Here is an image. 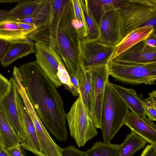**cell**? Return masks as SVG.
<instances>
[{
	"label": "cell",
	"instance_id": "cell-1",
	"mask_svg": "<svg viewBox=\"0 0 156 156\" xmlns=\"http://www.w3.org/2000/svg\"><path fill=\"white\" fill-rule=\"evenodd\" d=\"M27 94L44 126L58 140L67 138L66 115L62 98L36 61L18 68Z\"/></svg>",
	"mask_w": 156,
	"mask_h": 156
},
{
	"label": "cell",
	"instance_id": "cell-5",
	"mask_svg": "<svg viewBox=\"0 0 156 156\" xmlns=\"http://www.w3.org/2000/svg\"><path fill=\"white\" fill-rule=\"evenodd\" d=\"M109 75L129 84H155L156 62L139 64L110 61L107 65Z\"/></svg>",
	"mask_w": 156,
	"mask_h": 156
},
{
	"label": "cell",
	"instance_id": "cell-4",
	"mask_svg": "<svg viewBox=\"0 0 156 156\" xmlns=\"http://www.w3.org/2000/svg\"><path fill=\"white\" fill-rule=\"evenodd\" d=\"M117 10L123 20L124 37L141 27L155 28L156 0H126Z\"/></svg>",
	"mask_w": 156,
	"mask_h": 156
},
{
	"label": "cell",
	"instance_id": "cell-37",
	"mask_svg": "<svg viewBox=\"0 0 156 156\" xmlns=\"http://www.w3.org/2000/svg\"><path fill=\"white\" fill-rule=\"evenodd\" d=\"M69 76L72 81V82L73 85L74 89L79 94L80 91L79 88V85L77 79V78L75 76L69 74Z\"/></svg>",
	"mask_w": 156,
	"mask_h": 156
},
{
	"label": "cell",
	"instance_id": "cell-8",
	"mask_svg": "<svg viewBox=\"0 0 156 156\" xmlns=\"http://www.w3.org/2000/svg\"><path fill=\"white\" fill-rule=\"evenodd\" d=\"M84 69L89 70L91 75L92 121L97 128L101 129L102 105L105 85L109 76L107 65Z\"/></svg>",
	"mask_w": 156,
	"mask_h": 156
},
{
	"label": "cell",
	"instance_id": "cell-41",
	"mask_svg": "<svg viewBox=\"0 0 156 156\" xmlns=\"http://www.w3.org/2000/svg\"><path fill=\"white\" fill-rule=\"evenodd\" d=\"M0 147L3 148V145H2V142L0 140Z\"/></svg>",
	"mask_w": 156,
	"mask_h": 156
},
{
	"label": "cell",
	"instance_id": "cell-16",
	"mask_svg": "<svg viewBox=\"0 0 156 156\" xmlns=\"http://www.w3.org/2000/svg\"><path fill=\"white\" fill-rule=\"evenodd\" d=\"M126 0H86L88 12L99 27L102 17L106 12L118 9Z\"/></svg>",
	"mask_w": 156,
	"mask_h": 156
},
{
	"label": "cell",
	"instance_id": "cell-38",
	"mask_svg": "<svg viewBox=\"0 0 156 156\" xmlns=\"http://www.w3.org/2000/svg\"><path fill=\"white\" fill-rule=\"evenodd\" d=\"M9 11V10L0 9V20L5 19Z\"/></svg>",
	"mask_w": 156,
	"mask_h": 156
},
{
	"label": "cell",
	"instance_id": "cell-30",
	"mask_svg": "<svg viewBox=\"0 0 156 156\" xmlns=\"http://www.w3.org/2000/svg\"><path fill=\"white\" fill-rule=\"evenodd\" d=\"M71 1L76 18L83 25L88 33V30L80 7L79 0H71Z\"/></svg>",
	"mask_w": 156,
	"mask_h": 156
},
{
	"label": "cell",
	"instance_id": "cell-28",
	"mask_svg": "<svg viewBox=\"0 0 156 156\" xmlns=\"http://www.w3.org/2000/svg\"><path fill=\"white\" fill-rule=\"evenodd\" d=\"M143 108L147 117L151 120L156 121V91L149 93L148 97L143 100Z\"/></svg>",
	"mask_w": 156,
	"mask_h": 156
},
{
	"label": "cell",
	"instance_id": "cell-6",
	"mask_svg": "<svg viewBox=\"0 0 156 156\" xmlns=\"http://www.w3.org/2000/svg\"><path fill=\"white\" fill-rule=\"evenodd\" d=\"M66 119L70 135L79 147L83 146L98 133L80 94L66 114Z\"/></svg>",
	"mask_w": 156,
	"mask_h": 156
},
{
	"label": "cell",
	"instance_id": "cell-35",
	"mask_svg": "<svg viewBox=\"0 0 156 156\" xmlns=\"http://www.w3.org/2000/svg\"><path fill=\"white\" fill-rule=\"evenodd\" d=\"M9 44L6 41L0 39V62Z\"/></svg>",
	"mask_w": 156,
	"mask_h": 156
},
{
	"label": "cell",
	"instance_id": "cell-15",
	"mask_svg": "<svg viewBox=\"0 0 156 156\" xmlns=\"http://www.w3.org/2000/svg\"><path fill=\"white\" fill-rule=\"evenodd\" d=\"M110 84L132 112L142 118L147 117L143 108V100L140 98L134 89L126 88L111 82Z\"/></svg>",
	"mask_w": 156,
	"mask_h": 156
},
{
	"label": "cell",
	"instance_id": "cell-39",
	"mask_svg": "<svg viewBox=\"0 0 156 156\" xmlns=\"http://www.w3.org/2000/svg\"><path fill=\"white\" fill-rule=\"evenodd\" d=\"M22 0H0V3H12L18 2L22 1Z\"/></svg>",
	"mask_w": 156,
	"mask_h": 156
},
{
	"label": "cell",
	"instance_id": "cell-3",
	"mask_svg": "<svg viewBox=\"0 0 156 156\" xmlns=\"http://www.w3.org/2000/svg\"><path fill=\"white\" fill-rule=\"evenodd\" d=\"M130 111L108 81L106 84L101 115V128L103 142L110 143L124 124Z\"/></svg>",
	"mask_w": 156,
	"mask_h": 156
},
{
	"label": "cell",
	"instance_id": "cell-12",
	"mask_svg": "<svg viewBox=\"0 0 156 156\" xmlns=\"http://www.w3.org/2000/svg\"><path fill=\"white\" fill-rule=\"evenodd\" d=\"M16 100L20 116L25 134L24 140L20 143L21 147L37 156H46L40 143L33 123L18 92Z\"/></svg>",
	"mask_w": 156,
	"mask_h": 156
},
{
	"label": "cell",
	"instance_id": "cell-7",
	"mask_svg": "<svg viewBox=\"0 0 156 156\" xmlns=\"http://www.w3.org/2000/svg\"><path fill=\"white\" fill-rule=\"evenodd\" d=\"M115 46L104 44L96 39L86 37L80 41V57L84 68L108 65Z\"/></svg>",
	"mask_w": 156,
	"mask_h": 156
},
{
	"label": "cell",
	"instance_id": "cell-29",
	"mask_svg": "<svg viewBox=\"0 0 156 156\" xmlns=\"http://www.w3.org/2000/svg\"><path fill=\"white\" fill-rule=\"evenodd\" d=\"M61 156H85V151L78 149L73 145L62 148Z\"/></svg>",
	"mask_w": 156,
	"mask_h": 156
},
{
	"label": "cell",
	"instance_id": "cell-10",
	"mask_svg": "<svg viewBox=\"0 0 156 156\" xmlns=\"http://www.w3.org/2000/svg\"><path fill=\"white\" fill-rule=\"evenodd\" d=\"M9 80L10 85L8 91L0 101V108L21 142L25 139V134L17 105L18 91L13 77Z\"/></svg>",
	"mask_w": 156,
	"mask_h": 156
},
{
	"label": "cell",
	"instance_id": "cell-14",
	"mask_svg": "<svg viewBox=\"0 0 156 156\" xmlns=\"http://www.w3.org/2000/svg\"><path fill=\"white\" fill-rule=\"evenodd\" d=\"M124 125L150 144L156 145V126L154 121L147 117L142 118L132 112L126 117Z\"/></svg>",
	"mask_w": 156,
	"mask_h": 156
},
{
	"label": "cell",
	"instance_id": "cell-34",
	"mask_svg": "<svg viewBox=\"0 0 156 156\" xmlns=\"http://www.w3.org/2000/svg\"><path fill=\"white\" fill-rule=\"evenodd\" d=\"M17 23L27 36L28 34L37 29V27L33 24Z\"/></svg>",
	"mask_w": 156,
	"mask_h": 156
},
{
	"label": "cell",
	"instance_id": "cell-27",
	"mask_svg": "<svg viewBox=\"0 0 156 156\" xmlns=\"http://www.w3.org/2000/svg\"><path fill=\"white\" fill-rule=\"evenodd\" d=\"M57 75L62 85L64 86L66 89L70 91L74 97L79 96V94L74 89L69 74L64 63H59Z\"/></svg>",
	"mask_w": 156,
	"mask_h": 156
},
{
	"label": "cell",
	"instance_id": "cell-26",
	"mask_svg": "<svg viewBox=\"0 0 156 156\" xmlns=\"http://www.w3.org/2000/svg\"><path fill=\"white\" fill-rule=\"evenodd\" d=\"M79 5L85 21L87 28V37L97 39L99 35V27L89 14L87 8L86 0H79Z\"/></svg>",
	"mask_w": 156,
	"mask_h": 156
},
{
	"label": "cell",
	"instance_id": "cell-19",
	"mask_svg": "<svg viewBox=\"0 0 156 156\" xmlns=\"http://www.w3.org/2000/svg\"><path fill=\"white\" fill-rule=\"evenodd\" d=\"M35 53V44L31 40L26 42L10 44L2 58L1 64L6 67L17 59Z\"/></svg>",
	"mask_w": 156,
	"mask_h": 156
},
{
	"label": "cell",
	"instance_id": "cell-18",
	"mask_svg": "<svg viewBox=\"0 0 156 156\" xmlns=\"http://www.w3.org/2000/svg\"><path fill=\"white\" fill-rule=\"evenodd\" d=\"M0 39L9 44L26 42L30 40L18 23L11 19L0 20Z\"/></svg>",
	"mask_w": 156,
	"mask_h": 156
},
{
	"label": "cell",
	"instance_id": "cell-31",
	"mask_svg": "<svg viewBox=\"0 0 156 156\" xmlns=\"http://www.w3.org/2000/svg\"><path fill=\"white\" fill-rule=\"evenodd\" d=\"M9 85V80L0 73V101L7 92Z\"/></svg>",
	"mask_w": 156,
	"mask_h": 156
},
{
	"label": "cell",
	"instance_id": "cell-33",
	"mask_svg": "<svg viewBox=\"0 0 156 156\" xmlns=\"http://www.w3.org/2000/svg\"><path fill=\"white\" fill-rule=\"evenodd\" d=\"M6 151L11 156H27L22 150L20 144L9 148Z\"/></svg>",
	"mask_w": 156,
	"mask_h": 156
},
{
	"label": "cell",
	"instance_id": "cell-40",
	"mask_svg": "<svg viewBox=\"0 0 156 156\" xmlns=\"http://www.w3.org/2000/svg\"><path fill=\"white\" fill-rule=\"evenodd\" d=\"M0 156H11L2 147H0Z\"/></svg>",
	"mask_w": 156,
	"mask_h": 156
},
{
	"label": "cell",
	"instance_id": "cell-23",
	"mask_svg": "<svg viewBox=\"0 0 156 156\" xmlns=\"http://www.w3.org/2000/svg\"><path fill=\"white\" fill-rule=\"evenodd\" d=\"M147 143L145 140L131 132L126 135L123 142L121 144L119 156H133L144 148Z\"/></svg>",
	"mask_w": 156,
	"mask_h": 156
},
{
	"label": "cell",
	"instance_id": "cell-13",
	"mask_svg": "<svg viewBox=\"0 0 156 156\" xmlns=\"http://www.w3.org/2000/svg\"><path fill=\"white\" fill-rule=\"evenodd\" d=\"M146 39L138 43L112 60L139 64L156 62V46L148 45Z\"/></svg>",
	"mask_w": 156,
	"mask_h": 156
},
{
	"label": "cell",
	"instance_id": "cell-21",
	"mask_svg": "<svg viewBox=\"0 0 156 156\" xmlns=\"http://www.w3.org/2000/svg\"><path fill=\"white\" fill-rule=\"evenodd\" d=\"M0 140L3 148L6 151L20 144L21 142L0 108Z\"/></svg>",
	"mask_w": 156,
	"mask_h": 156
},
{
	"label": "cell",
	"instance_id": "cell-32",
	"mask_svg": "<svg viewBox=\"0 0 156 156\" xmlns=\"http://www.w3.org/2000/svg\"><path fill=\"white\" fill-rule=\"evenodd\" d=\"M140 156H156V145L146 146Z\"/></svg>",
	"mask_w": 156,
	"mask_h": 156
},
{
	"label": "cell",
	"instance_id": "cell-17",
	"mask_svg": "<svg viewBox=\"0 0 156 156\" xmlns=\"http://www.w3.org/2000/svg\"><path fill=\"white\" fill-rule=\"evenodd\" d=\"M155 28L151 27H142L134 30L128 33L121 41L115 46V48L111 60L129 49L138 43L146 40L154 32Z\"/></svg>",
	"mask_w": 156,
	"mask_h": 156
},
{
	"label": "cell",
	"instance_id": "cell-25",
	"mask_svg": "<svg viewBox=\"0 0 156 156\" xmlns=\"http://www.w3.org/2000/svg\"><path fill=\"white\" fill-rule=\"evenodd\" d=\"M51 10L50 0H44L34 12L30 16L33 23L37 29L47 25L50 19Z\"/></svg>",
	"mask_w": 156,
	"mask_h": 156
},
{
	"label": "cell",
	"instance_id": "cell-24",
	"mask_svg": "<svg viewBox=\"0 0 156 156\" xmlns=\"http://www.w3.org/2000/svg\"><path fill=\"white\" fill-rule=\"evenodd\" d=\"M121 144L95 142L92 147L85 151V156H119Z\"/></svg>",
	"mask_w": 156,
	"mask_h": 156
},
{
	"label": "cell",
	"instance_id": "cell-22",
	"mask_svg": "<svg viewBox=\"0 0 156 156\" xmlns=\"http://www.w3.org/2000/svg\"><path fill=\"white\" fill-rule=\"evenodd\" d=\"M44 0H22L9 10L6 19L16 20L31 15Z\"/></svg>",
	"mask_w": 156,
	"mask_h": 156
},
{
	"label": "cell",
	"instance_id": "cell-9",
	"mask_svg": "<svg viewBox=\"0 0 156 156\" xmlns=\"http://www.w3.org/2000/svg\"><path fill=\"white\" fill-rule=\"evenodd\" d=\"M96 39L106 44L116 46L123 38V21L117 9L108 11L104 15L99 27Z\"/></svg>",
	"mask_w": 156,
	"mask_h": 156
},
{
	"label": "cell",
	"instance_id": "cell-20",
	"mask_svg": "<svg viewBox=\"0 0 156 156\" xmlns=\"http://www.w3.org/2000/svg\"><path fill=\"white\" fill-rule=\"evenodd\" d=\"M80 94L83 101L91 118L93 114L91 99V80L90 71L84 68L81 64L76 76Z\"/></svg>",
	"mask_w": 156,
	"mask_h": 156
},
{
	"label": "cell",
	"instance_id": "cell-11",
	"mask_svg": "<svg viewBox=\"0 0 156 156\" xmlns=\"http://www.w3.org/2000/svg\"><path fill=\"white\" fill-rule=\"evenodd\" d=\"M35 47L37 63L56 88L61 86L57 73L59 63H64L61 58L49 46L36 43Z\"/></svg>",
	"mask_w": 156,
	"mask_h": 156
},
{
	"label": "cell",
	"instance_id": "cell-2",
	"mask_svg": "<svg viewBox=\"0 0 156 156\" xmlns=\"http://www.w3.org/2000/svg\"><path fill=\"white\" fill-rule=\"evenodd\" d=\"M80 34L71 0H69L58 24L57 33L50 34L42 28L35 31L33 40L51 47L60 57L69 74L76 77L81 64Z\"/></svg>",
	"mask_w": 156,
	"mask_h": 156
},
{
	"label": "cell",
	"instance_id": "cell-36",
	"mask_svg": "<svg viewBox=\"0 0 156 156\" xmlns=\"http://www.w3.org/2000/svg\"><path fill=\"white\" fill-rule=\"evenodd\" d=\"M156 31L153 32L146 39L147 44L151 46H156L155 42L156 40Z\"/></svg>",
	"mask_w": 156,
	"mask_h": 156
}]
</instances>
